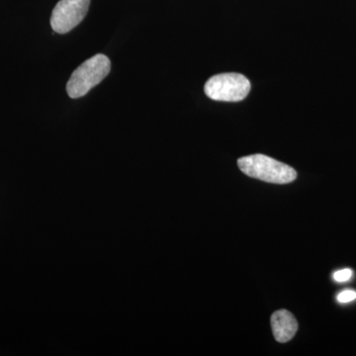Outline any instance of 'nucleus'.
<instances>
[{
  "instance_id": "20e7f679",
  "label": "nucleus",
  "mask_w": 356,
  "mask_h": 356,
  "mask_svg": "<svg viewBox=\"0 0 356 356\" xmlns=\"http://www.w3.org/2000/svg\"><path fill=\"white\" fill-rule=\"evenodd\" d=\"M90 0H60L54 8L51 26L58 34H65L76 27L88 13Z\"/></svg>"
},
{
  "instance_id": "0eeeda50",
  "label": "nucleus",
  "mask_w": 356,
  "mask_h": 356,
  "mask_svg": "<svg viewBox=\"0 0 356 356\" xmlns=\"http://www.w3.org/2000/svg\"><path fill=\"white\" fill-rule=\"evenodd\" d=\"M351 277H353V270L348 268L343 269V270H339L334 273V280L337 282H346Z\"/></svg>"
},
{
  "instance_id": "7ed1b4c3",
  "label": "nucleus",
  "mask_w": 356,
  "mask_h": 356,
  "mask_svg": "<svg viewBox=\"0 0 356 356\" xmlns=\"http://www.w3.org/2000/svg\"><path fill=\"white\" fill-rule=\"evenodd\" d=\"M204 90L208 97L216 102H238L250 93V83L241 74H220L211 77Z\"/></svg>"
},
{
  "instance_id": "423d86ee",
  "label": "nucleus",
  "mask_w": 356,
  "mask_h": 356,
  "mask_svg": "<svg viewBox=\"0 0 356 356\" xmlns=\"http://www.w3.org/2000/svg\"><path fill=\"white\" fill-rule=\"evenodd\" d=\"M356 299V291L353 290H344V291L339 293L337 296V301L341 304L350 303Z\"/></svg>"
},
{
  "instance_id": "f03ea898",
  "label": "nucleus",
  "mask_w": 356,
  "mask_h": 356,
  "mask_svg": "<svg viewBox=\"0 0 356 356\" xmlns=\"http://www.w3.org/2000/svg\"><path fill=\"white\" fill-rule=\"evenodd\" d=\"M111 70V62L102 54L93 56L79 65L70 76L67 84V95L70 98L83 97L91 88L102 83Z\"/></svg>"
},
{
  "instance_id": "f257e3e1",
  "label": "nucleus",
  "mask_w": 356,
  "mask_h": 356,
  "mask_svg": "<svg viewBox=\"0 0 356 356\" xmlns=\"http://www.w3.org/2000/svg\"><path fill=\"white\" fill-rule=\"evenodd\" d=\"M238 165L248 177L270 184H286L294 181L297 172L291 166L264 154H252L241 158Z\"/></svg>"
},
{
  "instance_id": "39448f33",
  "label": "nucleus",
  "mask_w": 356,
  "mask_h": 356,
  "mask_svg": "<svg viewBox=\"0 0 356 356\" xmlns=\"http://www.w3.org/2000/svg\"><path fill=\"white\" fill-rule=\"evenodd\" d=\"M273 336L278 343H285L291 341L298 330V323L289 311L275 312L271 317Z\"/></svg>"
}]
</instances>
